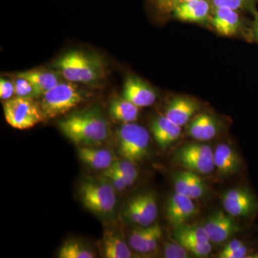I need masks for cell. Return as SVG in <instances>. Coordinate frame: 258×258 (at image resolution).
<instances>
[{
    "instance_id": "cell-1",
    "label": "cell",
    "mask_w": 258,
    "mask_h": 258,
    "mask_svg": "<svg viewBox=\"0 0 258 258\" xmlns=\"http://www.w3.org/2000/svg\"><path fill=\"white\" fill-rule=\"evenodd\" d=\"M60 132L74 143L83 147L99 145L108 138V121L96 108L76 112L57 123Z\"/></svg>"
},
{
    "instance_id": "cell-2",
    "label": "cell",
    "mask_w": 258,
    "mask_h": 258,
    "mask_svg": "<svg viewBox=\"0 0 258 258\" xmlns=\"http://www.w3.org/2000/svg\"><path fill=\"white\" fill-rule=\"evenodd\" d=\"M54 66L66 81L74 83L94 85L106 76L103 59L84 51H69L59 57Z\"/></svg>"
},
{
    "instance_id": "cell-3",
    "label": "cell",
    "mask_w": 258,
    "mask_h": 258,
    "mask_svg": "<svg viewBox=\"0 0 258 258\" xmlns=\"http://www.w3.org/2000/svg\"><path fill=\"white\" fill-rule=\"evenodd\" d=\"M85 96L74 83L61 82L42 95L40 106L45 118L51 119L74 109L83 101Z\"/></svg>"
},
{
    "instance_id": "cell-4",
    "label": "cell",
    "mask_w": 258,
    "mask_h": 258,
    "mask_svg": "<svg viewBox=\"0 0 258 258\" xmlns=\"http://www.w3.org/2000/svg\"><path fill=\"white\" fill-rule=\"evenodd\" d=\"M114 187L104 177L88 179L81 184L80 196L83 205L90 212L107 216L114 211L116 195Z\"/></svg>"
},
{
    "instance_id": "cell-5",
    "label": "cell",
    "mask_w": 258,
    "mask_h": 258,
    "mask_svg": "<svg viewBox=\"0 0 258 258\" xmlns=\"http://www.w3.org/2000/svg\"><path fill=\"white\" fill-rule=\"evenodd\" d=\"M118 153L123 159L134 163L143 160L149 154L150 135L142 125L123 123L118 128Z\"/></svg>"
},
{
    "instance_id": "cell-6",
    "label": "cell",
    "mask_w": 258,
    "mask_h": 258,
    "mask_svg": "<svg viewBox=\"0 0 258 258\" xmlns=\"http://www.w3.org/2000/svg\"><path fill=\"white\" fill-rule=\"evenodd\" d=\"M3 109L8 124L20 130L32 128L45 118L40 104L32 98H11L5 102Z\"/></svg>"
},
{
    "instance_id": "cell-7",
    "label": "cell",
    "mask_w": 258,
    "mask_h": 258,
    "mask_svg": "<svg viewBox=\"0 0 258 258\" xmlns=\"http://www.w3.org/2000/svg\"><path fill=\"white\" fill-rule=\"evenodd\" d=\"M214 151L204 143H190L176 151L174 161L176 165L199 174H208L215 169Z\"/></svg>"
},
{
    "instance_id": "cell-8",
    "label": "cell",
    "mask_w": 258,
    "mask_h": 258,
    "mask_svg": "<svg viewBox=\"0 0 258 258\" xmlns=\"http://www.w3.org/2000/svg\"><path fill=\"white\" fill-rule=\"evenodd\" d=\"M222 200L225 211L235 218L248 219L258 213V199L247 186L227 190Z\"/></svg>"
},
{
    "instance_id": "cell-9",
    "label": "cell",
    "mask_w": 258,
    "mask_h": 258,
    "mask_svg": "<svg viewBox=\"0 0 258 258\" xmlns=\"http://www.w3.org/2000/svg\"><path fill=\"white\" fill-rule=\"evenodd\" d=\"M123 216L127 221L137 226L153 225L158 216L157 197L152 191L136 195L125 205Z\"/></svg>"
},
{
    "instance_id": "cell-10",
    "label": "cell",
    "mask_w": 258,
    "mask_h": 258,
    "mask_svg": "<svg viewBox=\"0 0 258 258\" xmlns=\"http://www.w3.org/2000/svg\"><path fill=\"white\" fill-rule=\"evenodd\" d=\"M235 217L225 211L214 212L205 220L204 227L212 243H223L240 232L241 227Z\"/></svg>"
},
{
    "instance_id": "cell-11",
    "label": "cell",
    "mask_w": 258,
    "mask_h": 258,
    "mask_svg": "<svg viewBox=\"0 0 258 258\" xmlns=\"http://www.w3.org/2000/svg\"><path fill=\"white\" fill-rule=\"evenodd\" d=\"M166 212L168 221L176 228L192 219L198 208L193 199L174 192L168 199Z\"/></svg>"
},
{
    "instance_id": "cell-12",
    "label": "cell",
    "mask_w": 258,
    "mask_h": 258,
    "mask_svg": "<svg viewBox=\"0 0 258 258\" xmlns=\"http://www.w3.org/2000/svg\"><path fill=\"white\" fill-rule=\"evenodd\" d=\"M213 8L211 0H191L176 7L171 15L181 21L207 24L210 23Z\"/></svg>"
},
{
    "instance_id": "cell-13",
    "label": "cell",
    "mask_w": 258,
    "mask_h": 258,
    "mask_svg": "<svg viewBox=\"0 0 258 258\" xmlns=\"http://www.w3.org/2000/svg\"><path fill=\"white\" fill-rule=\"evenodd\" d=\"M123 97L139 108H144L154 104L157 95L156 91L142 79L130 76L125 79Z\"/></svg>"
},
{
    "instance_id": "cell-14",
    "label": "cell",
    "mask_w": 258,
    "mask_h": 258,
    "mask_svg": "<svg viewBox=\"0 0 258 258\" xmlns=\"http://www.w3.org/2000/svg\"><path fill=\"white\" fill-rule=\"evenodd\" d=\"M174 191L188 198H203L208 192V186L198 173L189 170L178 171L173 176Z\"/></svg>"
},
{
    "instance_id": "cell-15",
    "label": "cell",
    "mask_w": 258,
    "mask_h": 258,
    "mask_svg": "<svg viewBox=\"0 0 258 258\" xmlns=\"http://www.w3.org/2000/svg\"><path fill=\"white\" fill-rule=\"evenodd\" d=\"M200 108L198 102L192 98L176 96L168 103L164 115L171 122L181 127L189 123Z\"/></svg>"
},
{
    "instance_id": "cell-16",
    "label": "cell",
    "mask_w": 258,
    "mask_h": 258,
    "mask_svg": "<svg viewBox=\"0 0 258 258\" xmlns=\"http://www.w3.org/2000/svg\"><path fill=\"white\" fill-rule=\"evenodd\" d=\"M210 25L222 36H233L242 25L239 12L227 8H214Z\"/></svg>"
},
{
    "instance_id": "cell-17",
    "label": "cell",
    "mask_w": 258,
    "mask_h": 258,
    "mask_svg": "<svg viewBox=\"0 0 258 258\" xmlns=\"http://www.w3.org/2000/svg\"><path fill=\"white\" fill-rule=\"evenodd\" d=\"M214 164L220 175H233L240 170L242 159L238 153L227 144H220L214 151Z\"/></svg>"
},
{
    "instance_id": "cell-18",
    "label": "cell",
    "mask_w": 258,
    "mask_h": 258,
    "mask_svg": "<svg viewBox=\"0 0 258 258\" xmlns=\"http://www.w3.org/2000/svg\"><path fill=\"white\" fill-rule=\"evenodd\" d=\"M187 132L188 135L195 140L206 142L218 134L220 124L215 117L210 113H200L190 121Z\"/></svg>"
},
{
    "instance_id": "cell-19",
    "label": "cell",
    "mask_w": 258,
    "mask_h": 258,
    "mask_svg": "<svg viewBox=\"0 0 258 258\" xmlns=\"http://www.w3.org/2000/svg\"><path fill=\"white\" fill-rule=\"evenodd\" d=\"M151 129L156 142L162 149H166L172 145L181 134V127L168 119L165 115L154 119Z\"/></svg>"
},
{
    "instance_id": "cell-20",
    "label": "cell",
    "mask_w": 258,
    "mask_h": 258,
    "mask_svg": "<svg viewBox=\"0 0 258 258\" xmlns=\"http://www.w3.org/2000/svg\"><path fill=\"white\" fill-rule=\"evenodd\" d=\"M102 249L106 258H130L132 255L128 243L113 230L105 231Z\"/></svg>"
},
{
    "instance_id": "cell-21",
    "label": "cell",
    "mask_w": 258,
    "mask_h": 258,
    "mask_svg": "<svg viewBox=\"0 0 258 258\" xmlns=\"http://www.w3.org/2000/svg\"><path fill=\"white\" fill-rule=\"evenodd\" d=\"M78 152L80 159L85 164L98 170H106L114 162L113 154L107 149L82 147Z\"/></svg>"
},
{
    "instance_id": "cell-22",
    "label": "cell",
    "mask_w": 258,
    "mask_h": 258,
    "mask_svg": "<svg viewBox=\"0 0 258 258\" xmlns=\"http://www.w3.org/2000/svg\"><path fill=\"white\" fill-rule=\"evenodd\" d=\"M60 74L46 70H30L20 73L17 76L28 79L42 96L60 82Z\"/></svg>"
},
{
    "instance_id": "cell-23",
    "label": "cell",
    "mask_w": 258,
    "mask_h": 258,
    "mask_svg": "<svg viewBox=\"0 0 258 258\" xmlns=\"http://www.w3.org/2000/svg\"><path fill=\"white\" fill-rule=\"evenodd\" d=\"M139 107L122 97L111 102L109 112L115 120L123 123H134L138 118Z\"/></svg>"
},
{
    "instance_id": "cell-24",
    "label": "cell",
    "mask_w": 258,
    "mask_h": 258,
    "mask_svg": "<svg viewBox=\"0 0 258 258\" xmlns=\"http://www.w3.org/2000/svg\"><path fill=\"white\" fill-rule=\"evenodd\" d=\"M174 240H189L201 242H211L203 225H184L176 227L174 232Z\"/></svg>"
},
{
    "instance_id": "cell-25",
    "label": "cell",
    "mask_w": 258,
    "mask_h": 258,
    "mask_svg": "<svg viewBox=\"0 0 258 258\" xmlns=\"http://www.w3.org/2000/svg\"><path fill=\"white\" fill-rule=\"evenodd\" d=\"M95 254L87 246L79 241H66L58 252V257L60 258H94Z\"/></svg>"
},
{
    "instance_id": "cell-26",
    "label": "cell",
    "mask_w": 258,
    "mask_h": 258,
    "mask_svg": "<svg viewBox=\"0 0 258 258\" xmlns=\"http://www.w3.org/2000/svg\"><path fill=\"white\" fill-rule=\"evenodd\" d=\"M161 236L162 230L159 224L156 222L151 225L150 231L141 245L138 251L139 253L148 254L154 252L157 248Z\"/></svg>"
},
{
    "instance_id": "cell-27",
    "label": "cell",
    "mask_w": 258,
    "mask_h": 258,
    "mask_svg": "<svg viewBox=\"0 0 258 258\" xmlns=\"http://www.w3.org/2000/svg\"><path fill=\"white\" fill-rule=\"evenodd\" d=\"M14 81L15 95L16 97L25 98H34L41 96L30 81L25 78L17 76Z\"/></svg>"
},
{
    "instance_id": "cell-28",
    "label": "cell",
    "mask_w": 258,
    "mask_h": 258,
    "mask_svg": "<svg viewBox=\"0 0 258 258\" xmlns=\"http://www.w3.org/2000/svg\"><path fill=\"white\" fill-rule=\"evenodd\" d=\"M176 241L182 244L190 254L198 257H206L212 250V242H201L189 240Z\"/></svg>"
},
{
    "instance_id": "cell-29",
    "label": "cell",
    "mask_w": 258,
    "mask_h": 258,
    "mask_svg": "<svg viewBox=\"0 0 258 258\" xmlns=\"http://www.w3.org/2000/svg\"><path fill=\"white\" fill-rule=\"evenodd\" d=\"M214 8H227L235 11L252 10L256 0H211Z\"/></svg>"
},
{
    "instance_id": "cell-30",
    "label": "cell",
    "mask_w": 258,
    "mask_h": 258,
    "mask_svg": "<svg viewBox=\"0 0 258 258\" xmlns=\"http://www.w3.org/2000/svg\"><path fill=\"white\" fill-rule=\"evenodd\" d=\"M113 170L118 171L120 174L126 176L127 178L135 182L139 176L138 170L136 167L135 163L126 159L123 160L114 161L113 164L109 167Z\"/></svg>"
},
{
    "instance_id": "cell-31",
    "label": "cell",
    "mask_w": 258,
    "mask_h": 258,
    "mask_svg": "<svg viewBox=\"0 0 258 258\" xmlns=\"http://www.w3.org/2000/svg\"><path fill=\"white\" fill-rule=\"evenodd\" d=\"M163 254L166 258H187L191 254L182 244L175 240L165 242L163 247Z\"/></svg>"
},
{
    "instance_id": "cell-32",
    "label": "cell",
    "mask_w": 258,
    "mask_h": 258,
    "mask_svg": "<svg viewBox=\"0 0 258 258\" xmlns=\"http://www.w3.org/2000/svg\"><path fill=\"white\" fill-rule=\"evenodd\" d=\"M151 225L148 227H142L137 226L135 228L131 231L129 235L128 243L132 250L138 252L141 245L143 243L144 239L146 238L149 231H150Z\"/></svg>"
},
{
    "instance_id": "cell-33",
    "label": "cell",
    "mask_w": 258,
    "mask_h": 258,
    "mask_svg": "<svg viewBox=\"0 0 258 258\" xmlns=\"http://www.w3.org/2000/svg\"><path fill=\"white\" fill-rule=\"evenodd\" d=\"M191 0H151L154 8L163 15L171 14L176 7Z\"/></svg>"
},
{
    "instance_id": "cell-34",
    "label": "cell",
    "mask_w": 258,
    "mask_h": 258,
    "mask_svg": "<svg viewBox=\"0 0 258 258\" xmlns=\"http://www.w3.org/2000/svg\"><path fill=\"white\" fill-rule=\"evenodd\" d=\"M103 176H104L111 183L112 186L114 187L116 191H123V190L128 187L124 180L122 179L114 171H112L111 169H107L104 170L103 173Z\"/></svg>"
},
{
    "instance_id": "cell-35",
    "label": "cell",
    "mask_w": 258,
    "mask_h": 258,
    "mask_svg": "<svg viewBox=\"0 0 258 258\" xmlns=\"http://www.w3.org/2000/svg\"><path fill=\"white\" fill-rule=\"evenodd\" d=\"M15 94L14 82L9 80L3 79L0 80V98L3 101L11 99Z\"/></svg>"
},
{
    "instance_id": "cell-36",
    "label": "cell",
    "mask_w": 258,
    "mask_h": 258,
    "mask_svg": "<svg viewBox=\"0 0 258 258\" xmlns=\"http://www.w3.org/2000/svg\"><path fill=\"white\" fill-rule=\"evenodd\" d=\"M247 244L244 241L240 240H232L228 243L226 244L225 247L221 249L219 252L218 255L220 254L227 253V252H231V251L235 250V249H240L241 247H244V245Z\"/></svg>"
},
{
    "instance_id": "cell-37",
    "label": "cell",
    "mask_w": 258,
    "mask_h": 258,
    "mask_svg": "<svg viewBox=\"0 0 258 258\" xmlns=\"http://www.w3.org/2000/svg\"><path fill=\"white\" fill-rule=\"evenodd\" d=\"M254 35L258 40V13H255V18H254Z\"/></svg>"
}]
</instances>
